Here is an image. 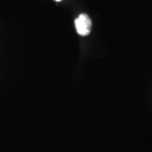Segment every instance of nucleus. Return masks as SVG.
<instances>
[{"label":"nucleus","mask_w":152,"mask_h":152,"mask_svg":"<svg viewBox=\"0 0 152 152\" xmlns=\"http://www.w3.org/2000/svg\"><path fill=\"white\" fill-rule=\"evenodd\" d=\"M55 1H57V2H60L61 0H55Z\"/></svg>","instance_id":"f03ea898"},{"label":"nucleus","mask_w":152,"mask_h":152,"mask_svg":"<svg viewBox=\"0 0 152 152\" xmlns=\"http://www.w3.org/2000/svg\"><path fill=\"white\" fill-rule=\"evenodd\" d=\"M76 31L82 37L88 36L91 31V20L87 15H80L75 20Z\"/></svg>","instance_id":"f257e3e1"}]
</instances>
